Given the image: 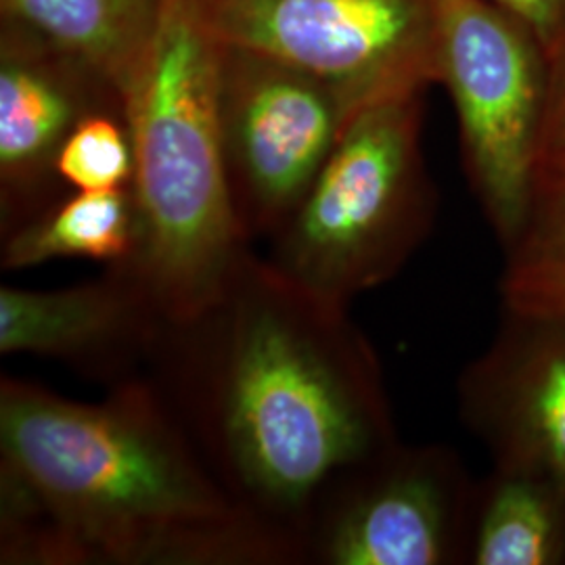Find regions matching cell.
Listing matches in <instances>:
<instances>
[{"mask_svg":"<svg viewBox=\"0 0 565 565\" xmlns=\"http://www.w3.org/2000/svg\"><path fill=\"white\" fill-rule=\"evenodd\" d=\"M139 218L130 186L76 191L39 218L2 235V270H23L63 258H86L105 266L132 260Z\"/></svg>","mask_w":565,"mask_h":565,"instance_id":"13","label":"cell"},{"mask_svg":"<svg viewBox=\"0 0 565 565\" xmlns=\"http://www.w3.org/2000/svg\"><path fill=\"white\" fill-rule=\"evenodd\" d=\"M86 114L65 82L42 65L2 55L0 65V177L2 235L42 214V179L70 130Z\"/></svg>","mask_w":565,"mask_h":565,"instance_id":"11","label":"cell"},{"mask_svg":"<svg viewBox=\"0 0 565 565\" xmlns=\"http://www.w3.org/2000/svg\"><path fill=\"white\" fill-rule=\"evenodd\" d=\"M224 490L298 548L324 490L396 445L382 366L333 302L247 252L145 373Z\"/></svg>","mask_w":565,"mask_h":565,"instance_id":"1","label":"cell"},{"mask_svg":"<svg viewBox=\"0 0 565 565\" xmlns=\"http://www.w3.org/2000/svg\"><path fill=\"white\" fill-rule=\"evenodd\" d=\"M541 163H565V34L548 53V88L541 137Z\"/></svg>","mask_w":565,"mask_h":565,"instance_id":"17","label":"cell"},{"mask_svg":"<svg viewBox=\"0 0 565 565\" xmlns=\"http://www.w3.org/2000/svg\"><path fill=\"white\" fill-rule=\"evenodd\" d=\"M166 317L124 266L60 289L0 287V352L65 364L88 380L116 385L147 373Z\"/></svg>","mask_w":565,"mask_h":565,"instance_id":"9","label":"cell"},{"mask_svg":"<svg viewBox=\"0 0 565 565\" xmlns=\"http://www.w3.org/2000/svg\"><path fill=\"white\" fill-rule=\"evenodd\" d=\"M471 518L455 455L396 443L324 490L303 534V564H452L471 546Z\"/></svg>","mask_w":565,"mask_h":565,"instance_id":"8","label":"cell"},{"mask_svg":"<svg viewBox=\"0 0 565 565\" xmlns=\"http://www.w3.org/2000/svg\"><path fill=\"white\" fill-rule=\"evenodd\" d=\"M214 36L323 82L352 118L438 84L436 0H200Z\"/></svg>","mask_w":565,"mask_h":565,"instance_id":"6","label":"cell"},{"mask_svg":"<svg viewBox=\"0 0 565 565\" xmlns=\"http://www.w3.org/2000/svg\"><path fill=\"white\" fill-rule=\"evenodd\" d=\"M224 44L200 0H162L151 41L118 90L135 172L130 270L166 321L198 312L247 252L224 158Z\"/></svg>","mask_w":565,"mask_h":565,"instance_id":"3","label":"cell"},{"mask_svg":"<svg viewBox=\"0 0 565 565\" xmlns=\"http://www.w3.org/2000/svg\"><path fill=\"white\" fill-rule=\"evenodd\" d=\"M132 172L135 156L128 128L105 114L81 118L55 160V177L76 191L130 186Z\"/></svg>","mask_w":565,"mask_h":565,"instance_id":"16","label":"cell"},{"mask_svg":"<svg viewBox=\"0 0 565 565\" xmlns=\"http://www.w3.org/2000/svg\"><path fill=\"white\" fill-rule=\"evenodd\" d=\"M419 135L422 95L356 111L266 258L345 306L396 277L434 223Z\"/></svg>","mask_w":565,"mask_h":565,"instance_id":"4","label":"cell"},{"mask_svg":"<svg viewBox=\"0 0 565 565\" xmlns=\"http://www.w3.org/2000/svg\"><path fill=\"white\" fill-rule=\"evenodd\" d=\"M348 120L343 103L323 82L281 61L224 46V158L247 242H270L296 214Z\"/></svg>","mask_w":565,"mask_h":565,"instance_id":"7","label":"cell"},{"mask_svg":"<svg viewBox=\"0 0 565 565\" xmlns=\"http://www.w3.org/2000/svg\"><path fill=\"white\" fill-rule=\"evenodd\" d=\"M0 564L291 565L147 375L82 403L0 377Z\"/></svg>","mask_w":565,"mask_h":565,"instance_id":"2","label":"cell"},{"mask_svg":"<svg viewBox=\"0 0 565 565\" xmlns=\"http://www.w3.org/2000/svg\"><path fill=\"white\" fill-rule=\"evenodd\" d=\"M501 9L524 21L539 36L546 55L565 34V0H492Z\"/></svg>","mask_w":565,"mask_h":565,"instance_id":"18","label":"cell"},{"mask_svg":"<svg viewBox=\"0 0 565 565\" xmlns=\"http://www.w3.org/2000/svg\"><path fill=\"white\" fill-rule=\"evenodd\" d=\"M565 555V492L541 476L499 469L476 509L478 565H551Z\"/></svg>","mask_w":565,"mask_h":565,"instance_id":"14","label":"cell"},{"mask_svg":"<svg viewBox=\"0 0 565 565\" xmlns=\"http://www.w3.org/2000/svg\"><path fill=\"white\" fill-rule=\"evenodd\" d=\"M162 0H2V13L118 95L151 41Z\"/></svg>","mask_w":565,"mask_h":565,"instance_id":"12","label":"cell"},{"mask_svg":"<svg viewBox=\"0 0 565 565\" xmlns=\"http://www.w3.org/2000/svg\"><path fill=\"white\" fill-rule=\"evenodd\" d=\"M436 18L438 84L455 103L469 182L505 245L541 163L548 55L524 21L492 0H436Z\"/></svg>","mask_w":565,"mask_h":565,"instance_id":"5","label":"cell"},{"mask_svg":"<svg viewBox=\"0 0 565 565\" xmlns=\"http://www.w3.org/2000/svg\"><path fill=\"white\" fill-rule=\"evenodd\" d=\"M507 315L565 327V163H541L518 233L503 245Z\"/></svg>","mask_w":565,"mask_h":565,"instance_id":"15","label":"cell"},{"mask_svg":"<svg viewBox=\"0 0 565 565\" xmlns=\"http://www.w3.org/2000/svg\"><path fill=\"white\" fill-rule=\"evenodd\" d=\"M461 411L499 469L565 492V327L507 315L499 338L465 371Z\"/></svg>","mask_w":565,"mask_h":565,"instance_id":"10","label":"cell"}]
</instances>
